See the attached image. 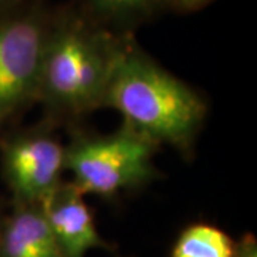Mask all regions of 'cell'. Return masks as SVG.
<instances>
[{
	"label": "cell",
	"instance_id": "cell-3",
	"mask_svg": "<svg viewBox=\"0 0 257 257\" xmlns=\"http://www.w3.org/2000/svg\"><path fill=\"white\" fill-rule=\"evenodd\" d=\"M157 146L126 126L106 136H77L66 150L64 170L83 196L111 197L150 183Z\"/></svg>",
	"mask_w": 257,
	"mask_h": 257
},
{
	"label": "cell",
	"instance_id": "cell-14",
	"mask_svg": "<svg viewBox=\"0 0 257 257\" xmlns=\"http://www.w3.org/2000/svg\"><path fill=\"white\" fill-rule=\"evenodd\" d=\"M0 126H2V123H0Z\"/></svg>",
	"mask_w": 257,
	"mask_h": 257
},
{
	"label": "cell",
	"instance_id": "cell-6",
	"mask_svg": "<svg viewBox=\"0 0 257 257\" xmlns=\"http://www.w3.org/2000/svg\"><path fill=\"white\" fill-rule=\"evenodd\" d=\"M72 182H60L40 202L63 257H86L94 248L110 250L97 231L92 210Z\"/></svg>",
	"mask_w": 257,
	"mask_h": 257
},
{
	"label": "cell",
	"instance_id": "cell-9",
	"mask_svg": "<svg viewBox=\"0 0 257 257\" xmlns=\"http://www.w3.org/2000/svg\"><path fill=\"white\" fill-rule=\"evenodd\" d=\"M101 19L128 26L155 16L166 8V0H83Z\"/></svg>",
	"mask_w": 257,
	"mask_h": 257
},
{
	"label": "cell",
	"instance_id": "cell-4",
	"mask_svg": "<svg viewBox=\"0 0 257 257\" xmlns=\"http://www.w3.org/2000/svg\"><path fill=\"white\" fill-rule=\"evenodd\" d=\"M50 19L35 6L0 18V123L36 100Z\"/></svg>",
	"mask_w": 257,
	"mask_h": 257
},
{
	"label": "cell",
	"instance_id": "cell-12",
	"mask_svg": "<svg viewBox=\"0 0 257 257\" xmlns=\"http://www.w3.org/2000/svg\"><path fill=\"white\" fill-rule=\"evenodd\" d=\"M25 6V0H0V18H5Z\"/></svg>",
	"mask_w": 257,
	"mask_h": 257
},
{
	"label": "cell",
	"instance_id": "cell-13",
	"mask_svg": "<svg viewBox=\"0 0 257 257\" xmlns=\"http://www.w3.org/2000/svg\"><path fill=\"white\" fill-rule=\"evenodd\" d=\"M2 219H3V217H0V221H2Z\"/></svg>",
	"mask_w": 257,
	"mask_h": 257
},
{
	"label": "cell",
	"instance_id": "cell-10",
	"mask_svg": "<svg viewBox=\"0 0 257 257\" xmlns=\"http://www.w3.org/2000/svg\"><path fill=\"white\" fill-rule=\"evenodd\" d=\"M234 257H257V241L253 234L247 233L236 243Z\"/></svg>",
	"mask_w": 257,
	"mask_h": 257
},
{
	"label": "cell",
	"instance_id": "cell-8",
	"mask_svg": "<svg viewBox=\"0 0 257 257\" xmlns=\"http://www.w3.org/2000/svg\"><path fill=\"white\" fill-rule=\"evenodd\" d=\"M236 241L226 231L196 223L180 233L170 257H234Z\"/></svg>",
	"mask_w": 257,
	"mask_h": 257
},
{
	"label": "cell",
	"instance_id": "cell-5",
	"mask_svg": "<svg viewBox=\"0 0 257 257\" xmlns=\"http://www.w3.org/2000/svg\"><path fill=\"white\" fill-rule=\"evenodd\" d=\"M64 146L46 128L15 133L2 142V173L13 202L40 203L62 182Z\"/></svg>",
	"mask_w": 257,
	"mask_h": 257
},
{
	"label": "cell",
	"instance_id": "cell-2",
	"mask_svg": "<svg viewBox=\"0 0 257 257\" xmlns=\"http://www.w3.org/2000/svg\"><path fill=\"white\" fill-rule=\"evenodd\" d=\"M123 37L82 15L50 19L36 100L62 116L100 109Z\"/></svg>",
	"mask_w": 257,
	"mask_h": 257
},
{
	"label": "cell",
	"instance_id": "cell-7",
	"mask_svg": "<svg viewBox=\"0 0 257 257\" xmlns=\"http://www.w3.org/2000/svg\"><path fill=\"white\" fill-rule=\"evenodd\" d=\"M0 257H63L40 203L13 202L0 221Z\"/></svg>",
	"mask_w": 257,
	"mask_h": 257
},
{
	"label": "cell",
	"instance_id": "cell-1",
	"mask_svg": "<svg viewBox=\"0 0 257 257\" xmlns=\"http://www.w3.org/2000/svg\"><path fill=\"white\" fill-rule=\"evenodd\" d=\"M101 107L156 146L187 152L206 117V103L189 84L165 70L124 33Z\"/></svg>",
	"mask_w": 257,
	"mask_h": 257
},
{
	"label": "cell",
	"instance_id": "cell-11",
	"mask_svg": "<svg viewBox=\"0 0 257 257\" xmlns=\"http://www.w3.org/2000/svg\"><path fill=\"white\" fill-rule=\"evenodd\" d=\"M213 0H166V6L179 12H194L207 6Z\"/></svg>",
	"mask_w": 257,
	"mask_h": 257
}]
</instances>
